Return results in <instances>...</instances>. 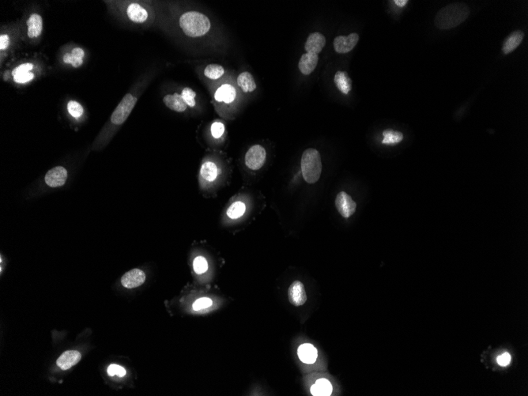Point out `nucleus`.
Returning a JSON list of instances; mask_svg holds the SVG:
<instances>
[{"label": "nucleus", "mask_w": 528, "mask_h": 396, "mask_svg": "<svg viewBox=\"0 0 528 396\" xmlns=\"http://www.w3.org/2000/svg\"><path fill=\"white\" fill-rule=\"evenodd\" d=\"M382 143L385 145H395L399 143L403 140V134L400 131H394V130H385L383 132Z\"/></svg>", "instance_id": "nucleus-24"}, {"label": "nucleus", "mask_w": 528, "mask_h": 396, "mask_svg": "<svg viewBox=\"0 0 528 396\" xmlns=\"http://www.w3.org/2000/svg\"><path fill=\"white\" fill-rule=\"evenodd\" d=\"M325 44H326L325 36L322 33L316 32V33H311L308 36L305 44H304V49L307 53L318 55L321 53Z\"/></svg>", "instance_id": "nucleus-11"}, {"label": "nucleus", "mask_w": 528, "mask_h": 396, "mask_svg": "<svg viewBox=\"0 0 528 396\" xmlns=\"http://www.w3.org/2000/svg\"><path fill=\"white\" fill-rule=\"evenodd\" d=\"M180 26L184 34L190 37H200L212 28L209 18L199 11H188L180 18Z\"/></svg>", "instance_id": "nucleus-2"}, {"label": "nucleus", "mask_w": 528, "mask_h": 396, "mask_svg": "<svg viewBox=\"0 0 528 396\" xmlns=\"http://www.w3.org/2000/svg\"><path fill=\"white\" fill-rule=\"evenodd\" d=\"M523 37H524V33L521 30L512 32L503 43V53L508 55L516 49L518 46L521 44V42L523 41Z\"/></svg>", "instance_id": "nucleus-15"}, {"label": "nucleus", "mask_w": 528, "mask_h": 396, "mask_svg": "<svg viewBox=\"0 0 528 396\" xmlns=\"http://www.w3.org/2000/svg\"><path fill=\"white\" fill-rule=\"evenodd\" d=\"M301 166L303 177L308 184H315L320 180L322 162L318 151L313 148L305 150L301 157Z\"/></svg>", "instance_id": "nucleus-3"}, {"label": "nucleus", "mask_w": 528, "mask_h": 396, "mask_svg": "<svg viewBox=\"0 0 528 396\" xmlns=\"http://www.w3.org/2000/svg\"><path fill=\"white\" fill-rule=\"evenodd\" d=\"M82 358L80 353L77 351H65L61 357L57 359V366L61 368L63 370H68L73 367L75 365L79 363Z\"/></svg>", "instance_id": "nucleus-12"}, {"label": "nucleus", "mask_w": 528, "mask_h": 396, "mask_svg": "<svg viewBox=\"0 0 528 396\" xmlns=\"http://www.w3.org/2000/svg\"><path fill=\"white\" fill-rule=\"evenodd\" d=\"M107 373L109 376H114L115 375H117L120 377H124L127 372H126V369L122 366H121V365L112 364L108 367Z\"/></svg>", "instance_id": "nucleus-31"}, {"label": "nucleus", "mask_w": 528, "mask_h": 396, "mask_svg": "<svg viewBox=\"0 0 528 396\" xmlns=\"http://www.w3.org/2000/svg\"><path fill=\"white\" fill-rule=\"evenodd\" d=\"M212 135H213L215 138H220L221 137L223 136V134L225 132V125L223 123L220 121H216L213 123L212 125Z\"/></svg>", "instance_id": "nucleus-33"}, {"label": "nucleus", "mask_w": 528, "mask_h": 396, "mask_svg": "<svg viewBox=\"0 0 528 396\" xmlns=\"http://www.w3.org/2000/svg\"><path fill=\"white\" fill-rule=\"evenodd\" d=\"M68 173L67 169L62 166H57L50 169L46 173L44 180L46 184L51 187H59L65 184L68 179Z\"/></svg>", "instance_id": "nucleus-9"}, {"label": "nucleus", "mask_w": 528, "mask_h": 396, "mask_svg": "<svg viewBox=\"0 0 528 396\" xmlns=\"http://www.w3.org/2000/svg\"><path fill=\"white\" fill-rule=\"evenodd\" d=\"M311 393L315 396H329L332 393V386L326 379H320L311 387Z\"/></svg>", "instance_id": "nucleus-23"}, {"label": "nucleus", "mask_w": 528, "mask_h": 396, "mask_svg": "<svg viewBox=\"0 0 528 396\" xmlns=\"http://www.w3.org/2000/svg\"><path fill=\"white\" fill-rule=\"evenodd\" d=\"M32 68H33V65H32L31 64H22V65L19 66V68H15V69L12 71V75H16L18 73L29 72Z\"/></svg>", "instance_id": "nucleus-36"}, {"label": "nucleus", "mask_w": 528, "mask_h": 396, "mask_svg": "<svg viewBox=\"0 0 528 396\" xmlns=\"http://www.w3.org/2000/svg\"><path fill=\"white\" fill-rule=\"evenodd\" d=\"M193 268L195 272L198 275H202L203 273L206 272L208 270L207 260L205 257H201V256L197 257L194 260Z\"/></svg>", "instance_id": "nucleus-28"}, {"label": "nucleus", "mask_w": 528, "mask_h": 396, "mask_svg": "<svg viewBox=\"0 0 528 396\" xmlns=\"http://www.w3.org/2000/svg\"><path fill=\"white\" fill-rule=\"evenodd\" d=\"M204 75L209 79L216 80L225 74V69L220 64H209L204 69Z\"/></svg>", "instance_id": "nucleus-25"}, {"label": "nucleus", "mask_w": 528, "mask_h": 396, "mask_svg": "<svg viewBox=\"0 0 528 396\" xmlns=\"http://www.w3.org/2000/svg\"><path fill=\"white\" fill-rule=\"evenodd\" d=\"M266 158L265 148L260 145H254L247 151L244 157V162L248 169L251 170H259L264 166Z\"/></svg>", "instance_id": "nucleus-5"}, {"label": "nucleus", "mask_w": 528, "mask_h": 396, "mask_svg": "<svg viewBox=\"0 0 528 396\" xmlns=\"http://www.w3.org/2000/svg\"><path fill=\"white\" fill-rule=\"evenodd\" d=\"M318 61H319L318 55L305 53V54L302 55V57H301L300 61H299V70L302 73L303 75H310L311 73L313 72L314 70L316 68Z\"/></svg>", "instance_id": "nucleus-13"}, {"label": "nucleus", "mask_w": 528, "mask_h": 396, "mask_svg": "<svg viewBox=\"0 0 528 396\" xmlns=\"http://www.w3.org/2000/svg\"><path fill=\"white\" fill-rule=\"evenodd\" d=\"M137 101V97L131 93H127L112 114V123L115 125L124 124L133 110Z\"/></svg>", "instance_id": "nucleus-4"}, {"label": "nucleus", "mask_w": 528, "mask_h": 396, "mask_svg": "<svg viewBox=\"0 0 528 396\" xmlns=\"http://www.w3.org/2000/svg\"><path fill=\"white\" fill-rule=\"evenodd\" d=\"M146 281V274L142 270L135 268L125 273L121 278V284L126 289L139 287Z\"/></svg>", "instance_id": "nucleus-8"}, {"label": "nucleus", "mask_w": 528, "mask_h": 396, "mask_svg": "<svg viewBox=\"0 0 528 396\" xmlns=\"http://www.w3.org/2000/svg\"><path fill=\"white\" fill-rule=\"evenodd\" d=\"M335 207L343 218H348L355 213L357 204L347 193L341 191L335 199Z\"/></svg>", "instance_id": "nucleus-6"}, {"label": "nucleus", "mask_w": 528, "mask_h": 396, "mask_svg": "<svg viewBox=\"0 0 528 396\" xmlns=\"http://www.w3.org/2000/svg\"><path fill=\"white\" fill-rule=\"evenodd\" d=\"M14 80L17 82V83H26V82H29L33 79L34 75L31 72H22L18 73L16 75H13Z\"/></svg>", "instance_id": "nucleus-34"}, {"label": "nucleus", "mask_w": 528, "mask_h": 396, "mask_svg": "<svg viewBox=\"0 0 528 396\" xmlns=\"http://www.w3.org/2000/svg\"><path fill=\"white\" fill-rule=\"evenodd\" d=\"M213 305V302L208 298H202L197 299L193 303V309L195 311L202 310V309H207Z\"/></svg>", "instance_id": "nucleus-30"}, {"label": "nucleus", "mask_w": 528, "mask_h": 396, "mask_svg": "<svg viewBox=\"0 0 528 396\" xmlns=\"http://www.w3.org/2000/svg\"><path fill=\"white\" fill-rule=\"evenodd\" d=\"M297 355L301 362L305 364L315 363L318 356V352L314 345L310 343H304L299 346Z\"/></svg>", "instance_id": "nucleus-17"}, {"label": "nucleus", "mask_w": 528, "mask_h": 396, "mask_svg": "<svg viewBox=\"0 0 528 396\" xmlns=\"http://www.w3.org/2000/svg\"><path fill=\"white\" fill-rule=\"evenodd\" d=\"M28 36L30 38H36L41 34L43 29V20L40 15L33 14L27 21Z\"/></svg>", "instance_id": "nucleus-21"}, {"label": "nucleus", "mask_w": 528, "mask_h": 396, "mask_svg": "<svg viewBox=\"0 0 528 396\" xmlns=\"http://www.w3.org/2000/svg\"><path fill=\"white\" fill-rule=\"evenodd\" d=\"M219 169L216 164L212 161H206L202 163L200 169V176L202 180L208 183H212L217 179Z\"/></svg>", "instance_id": "nucleus-19"}, {"label": "nucleus", "mask_w": 528, "mask_h": 396, "mask_svg": "<svg viewBox=\"0 0 528 396\" xmlns=\"http://www.w3.org/2000/svg\"><path fill=\"white\" fill-rule=\"evenodd\" d=\"M163 102L169 109L177 113H182L188 108L187 104L184 102L182 96L180 93L166 95L163 97Z\"/></svg>", "instance_id": "nucleus-16"}, {"label": "nucleus", "mask_w": 528, "mask_h": 396, "mask_svg": "<svg viewBox=\"0 0 528 396\" xmlns=\"http://www.w3.org/2000/svg\"><path fill=\"white\" fill-rule=\"evenodd\" d=\"M470 15V8L462 3L449 4L437 12L435 26L440 29H451L463 23Z\"/></svg>", "instance_id": "nucleus-1"}, {"label": "nucleus", "mask_w": 528, "mask_h": 396, "mask_svg": "<svg viewBox=\"0 0 528 396\" xmlns=\"http://www.w3.org/2000/svg\"><path fill=\"white\" fill-rule=\"evenodd\" d=\"M237 85L244 93H251L256 89V83L251 73L244 71L239 75L237 78Z\"/></svg>", "instance_id": "nucleus-22"}, {"label": "nucleus", "mask_w": 528, "mask_h": 396, "mask_svg": "<svg viewBox=\"0 0 528 396\" xmlns=\"http://www.w3.org/2000/svg\"><path fill=\"white\" fill-rule=\"evenodd\" d=\"M335 86L343 94L347 95L352 89V81L346 71H339L336 72L334 78Z\"/></svg>", "instance_id": "nucleus-20"}, {"label": "nucleus", "mask_w": 528, "mask_h": 396, "mask_svg": "<svg viewBox=\"0 0 528 396\" xmlns=\"http://www.w3.org/2000/svg\"><path fill=\"white\" fill-rule=\"evenodd\" d=\"M288 296L290 303L294 306H301L307 301V294L304 285L300 281H295L290 285L288 290Z\"/></svg>", "instance_id": "nucleus-10"}, {"label": "nucleus", "mask_w": 528, "mask_h": 396, "mask_svg": "<svg viewBox=\"0 0 528 396\" xmlns=\"http://www.w3.org/2000/svg\"><path fill=\"white\" fill-rule=\"evenodd\" d=\"M394 3H395L396 5L400 7V8H403V7L406 6V4H407L408 0H395V1H394Z\"/></svg>", "instance_id": "nucleus-38"}, {"label": "nucleus", "mask_w": 528, "mask_h": 396, "mask_svg": "<svg viewBox=\"0 0 528 396\" xmlns=\"http://www.w3.org/2000/svg\"><path fill=\"white\" fill-rule=\"evenodd\" d=\"M10 39L8 35H1L0 36V48L4 50L9 45Z\"/></svg>", "instance_id": "nucleus-37"}, {"label": "nucleus", "mask_w": 528, "mask_h": 396, "mask_svg": "<svg viewBox=\"0 0 528 396\" xmlns=\"http://www.w3.org/2000/svg\"><path fill=\"white\" fill-rule=\"evenodd\" d=\"M237 91L230 84H224L216 90L215 99L217 102L230 104L235 100Z\"/></svg>", "instance_id": "nucleus-14"}, {"label": "nucleus", "mask_w": 528, "mask_h": 396, "mask_svg": "<svg viewBox=\"0 0 528 396\" xmlns=\"http://www.w3.org/2000/svg\"><path fill=\"white\" fill-rule=\"evenodd\" d=\"M68 109L70 114L75 118H79L83 114V108L79 102L70 101L68 104Z\"/></svg>", "instance_id": "nucleus-29"}, {"label": "nucleus", "mask_w": 528, "mask_h": 396, "mask_svg": "<svg viewBox=\"0 0 528 396\" xmlns=\"http://www.w3.org/2000/svg\"><path fill=\"white\" fill-rule=\"evenodd\" d=\"M63 60H64V62L65 64H71L74 68H79L83 63L82 59L75 57V55L72 54V53H67V54L64 55Z\"/></svg>", "instance_id": "nucleus-32"}, {"label": "nucleus", "mask_w": 528, "mask_h": 396, "mask_svg": "<svg viewBox=\"0 0 528 396\" xmlns=\"http://www.w3.org/2000/svg\"><path fill=\"white\" fill-rule=\"evenodd\" d=\"M511 361H512V356L509 353H504L497 358V364L502 367H505L507 365H509Z\"/></svg>", "instance_id": "nucleus-35"}, {"label": "nucleus", "mask_w": 528, "mask_h": 396, "mask_svg": "<svg viewBox=\"0 0 528 396\" xmlns=\"http://www.w3.org/2000/svg\"><path fill=\"white\" fill-rule=\"evenodd\" d=\"M359 40V35L356 33H350L348 36H338L334 40V48L335 52L340 54L350 53L357 45Z\"/></svg>", "instance_id": "nucleus-7"}, {"label": "nucleus", "mask_w": 528, "mask_h": 396, "mask_svg": "<svg viewBox=\"0 0 528 396\" xmlns=\"http://www.w3.org/2000/svg\"><path fill=\"white\" fill-rule=\"evenodd\" d=\"M246 211L245 204L241 201L234 202L230 206L226 211V215L230 219H237L244 215Z\"/></svg>", "instance_id": "nucleus-26"}, {"label": "nucleus", "mask_w": 528, "mask_h": 396, "mask_svg": "<svg viewBox=\"0 0 528 396\" xmlns=\"http://www.w3.org/2000/svg\"><path fill=\"white\" fill-rule=\"evenodd\" d=\"M181 94L183 99H184V102L187 104V106L191 108L195 107V105H196V101H195L196 93H195L193 89L189 87L184 88Z\"/></svg>", "instance_id": "nucleus-27"}, {"label": "nucleus", "mask_w": 528, "mask_h": 396, "mask_svg": "<svg viewBox=\"0 0 528 396\" xmlns=\"http://www.w3.org/2000/svg\"><path fill=\"white\" fill-rule=\"evenodd\" d=\"M127 15L130 20L135 23H143L148 18L146 10L138 4H130L127 10Z\"/></svg>", "instance_id": "nucleus-18"}]
</instances>
